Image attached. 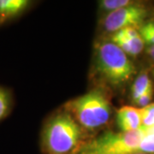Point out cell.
Returning a JSON list of instances; mask_svg holds the SVG:
<instances>
[{"mask_svg": "<svg viewBox=\"0 0 154 154\" xmlns=\"http://www.w3.org/2000/svg\"><path fill=\"white\" fill-rule=\"evenodd\" d=\"M152 96H153V87L149 88L146 93H144L134 103L137 106H140V107L143 108L145 106L148 105L149 104H151V101L152 99Z\"/></svg>", "mask_w": 154, "mask_h": 154, "instance_id": "9a60e30c", "label": "cell"}, {"mask_svg": "<svg viewBox=\"0 0 154 154\" xmlns=\"http://www.w3.org/2000/svg\"><path fill=\"white\" fill-rule=\"evenodd\" d=\"M29 4L28 0H0V24L19 16Z\"/></svg>", "mask_w": 154, "mask_h": 154, "instance_id": "ba28073f", "label": "cell"}, {"mask_svg": "<svg viewBox=\"0 0 154 154\" xmlns=\"http://www.w3.org/2000/svg\"><path fill=\"white\" fill-rule=\"evenodd\" d=\"M63 110L88 134L105 128L112 113L110 97L101 87L69 100L64 105Z\"/></svg>", "mask_w": 154, "mask_h": 154, "instance_id": "7a4b0ae2", "label": "cell"}, {"mask_svg": "<svg viewBox=\"0 0 154 154\" xmlns=\"http://www.w3.org/2000/svg\"><path fill=\"white\" fill-rule=\"evenodd\" d=\"M132 154H149V153H146V152H134Z\"/></svg>", "mask_w": 154, "mask_h": 154, "instance_id": "e0dca14e", "label": "cell"}, {"mask_svg": "<svg viewBox=\"0 0 154 154\" xmlns=\"http://www.w3.org/2000/svg\"><path fill=\"white\" fill-rule=\"evenodd\" d=\"M148 15L149 11L145 6L134 4L108 13L102 22V27L108 33H116L125 28L139 29Z\"/></svg>", "mask_w": 154, "mask_h": 154, "instance_id": "5b68a950", "label": "cell"}, {"mask_svg": "<svg viewBox=\"0 0 154 154\" xmlns=\"http://www.w3.org/2000/svg\"><path fill=\"white\" fill-rule=\"evenodd\" d=\"M117 126L122 132H132L141 128L140 108L134 106H123L116 114Z\"/></svg>", "mask_w": 154, "mask_h": 154, "instance_id": "52a82bcc", "label": "cell"}, {"mask_svg": "<svg viewBox=\"0 0 154 154\" xmlns=\"http://www.w3.org/2000/svg\"><path fill=\"white\" fill-rule=\"evenodd\" d=\"M147 53L154 62V45H149V47L147 48Z\"/></svg>", "mask_w": 154, "mask_h": 154, "instance_id": "2e32d148", "label": "cell"}, {"mask_svg": "<svg viewBox=\"0 0 154 154\" xmlns=\"http://www.w3.org/2000/svg\"><path fill=\"white\" fill-rule=\"evenodd\" d=\"M134 4V2L130 0H103L99 2V9L100 11L110 13Z\"/></svg>", "mask_w": 154, "mask_h": 154, "instance_id": "8fae6325", "label": "cell"}, {"mask_svg": "<svg viewBox=\"0 0 154 154\" xmlns=\"http://www.w3.org/2000/svg\"><path fill=\"white\" fill-rule=\"evenodd\" d=\"M153 87L152 82L149 77L147 72H142L140 73L134 82L133 83L131 87V99L133 102H134L138 98H140L144 93H146L149 88Z\"/></svg>", "mask_w": 154, "mask_h": 154, "instance_id": "9c48e42d", "label": "cell"}, {"mask_svg": "<svg viewBox=\"0 0 154 154\" xmlns=\"http://www.w3.org/2000/svg\"><path fill=\"white\" fill-rule=\"evenodd\" d=\"M144 129V135L139 146L138 152L154 154V125Z\"/></svg>", "mask_w": 154, "mask_h": 154, "instance_id": "30bf717a", "label": "cell"}, {"mask_svg": "<svg viewBox=\"0 0 154 154\" xmlns=\"http://www.w3.org/2000/svg\"><path fill=\"white\" fill-rule=\"evenodd\" d=\"M138 30L144 43L154 45V22H145Z\"/></svg>", "mask_w": 154, "mask_h": 154, "instance_id": "4fadbf2b", "label": "cell"}, {"mask_svg": "<svg viewBox=\"0 0 154 154\" xmlns=\"http://www.w3.org/2000/svg\"><path fill=\"white\" fill-rule=\"evenodd\" d=\"M144 128L132 132L107 131L92 136L76 154H132L138 152L144 135Z\"/></svg>", "mask_w": 154, "mask_h": 154, "instance_id": "277c9868", "label": "cell"}, {"mask_svg": "<svg viewBox=\"0 0 154 154\" xmlns=\"http://www.w3.org/2000/svg\"><path fill=\"white\" fill-rule=\"evenodd\" d=\"M141 111V128H148L154 125V103L140 108Z\"/></svg>", "mask_w": 154, "mask_h": 154, "instance_id": "7c38bea8", "label": "cell"}, {"mask_svg": "<svg viewBox=\"0 0 154 154\" xmlns=\"http://www.w3.org/2000/svg\"><path fill=\"white\" fill-rule=\"evenodd\" d=\"M11 107V98L8 92L0 88V120L8 115Z\"/></svg>", "mask_w": 154, "mask_h": 154, "instance_id": "5bb4252c", "label": "cell"}, {"mask_svg": "<svg viewBox=\"0 0 154 154\" xmlns=\"http://www.w3.org/2000/svg\"><path fill=\"white\" fill-rule=\"evenodd\" d=\"M94 65L98 79L113 88L126 84L136 73L128 55L111 41H100L95 45Z\"/></svg>", "mask_w": 154, "mask_h": 154, "instance_id": "3957f363", "label": "cell"}, {"mask_svg": "<svg viewBox=\"0 0 154 154\" xmlns=\"http://www.w3.org/2000/svg\"><path fill=\"white\" fill-rule=\"evenodd\" d=\"M110 40L125 54L133 57L139 55L143 51L145 45L139 30L135 28H122L113 33Z\"/></svg>", "mask_w": 154, "mask_h": 154, "instance_id": "8992f818", "label": "cell"}, {"mask_svg": "<svg viewBox=\"0 0 154 154\" xmlns=\"http://www.w3.org/2000/svg\"><path fill=\"white\" fill-rule=\"evenodd\" d=\"M92 136L63 110L52 116L45 125L42 150L45 154H76Z\"/></svg>", "mask_w": 154, "mask_h": 154, "instance_id": "6da1fadb", "label": "cell"}]
</instances>
